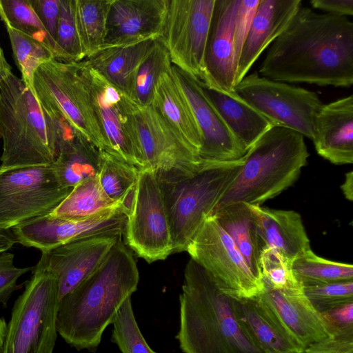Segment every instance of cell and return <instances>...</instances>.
Here are the masks:
<instances>
[{
    "label": "cell",
    "mask_w": 353,
    "mask_h": 353,
    "mask_svg": "<svg viewBox=\"0 0 353 353\" xmlns=\"http://www.w3.org/2000/svg\"><path fill=\"white\" fill-rule=\"evenodd\" d=\"M78 64L105 141L104 152L143 169V161L130 128L128 97L84 59Z\"/></svg>",
    "instance_id": "cell-15"
},
{
    "label": "cell",
    "mask_w": 353,
    "mask_h": 353,
    "mask_svg": "<svg viewBox=\"0 0 353 353\" xmlns=\"http://www.w3.org/2000/svg\"><path fill=\"white\" fill-rule=\"evenodd\" d=\"M258 73L288 83L350 88L353 22L301 6L272 43Z\"/></svg>",
    "instance_id": "cell-1"
},
{
    "label": "cell",
    "mask_w": 353,
    "mask_h": 353,
    "mask_svg": "<svg viewBox=\"0 0 353 353\" xmlns=\"http://www.w3.org/2000/svg\"><path fill=\"white\" fill-rule=\"evenodd\" d=\"M17 243L10 230H0V252L10 250Z\"/></svg>",
    "instance_id": "cell-48"
},
{
    "label": "cell",
    "mask_w": 353,
    "mask_h": 353,
    "mask_svg": "<svg viewBox=\"0 0 353 353\" xmlns=\"http://www.w3.org/2000/svg\"><path fill=\"white\" fill-rule=\"evenodd\" d=\"M304 293L319 313L353 302V281L303 287Z\"/></svg>",
    "instance_id": "cell-41"
},
{
    "label": "cell",
    "mask_w": 353,
    "mask_h": 353,
    "mask_svg": "<svg viewBox=\"0 0 353 353\" xmlns=\"http://www.w3.org/2000/svg\"><path fill=\"white\" fill-rule=\"evenodd\" d=\"M317 153L336 165L353 163V96L323 104L314 122Z\"/></svg>",
    "instance_id": "cell-21"
},
{
    "label": "cell",
    "mask_w": 353,
    "mask_h": 353,
    "mask_svg": "<svg viewBox=\"0 0 353 353\" xmlns=\"http://www.w3.org/2000/svg\"><path fill=\"white\" fill-rule=\"evenodd\" d=\"M303 353H353V339L330 336L310 345Z\"/></svg>",
    "instance_id": "cell-46"
},
{
    "label": "cell",
    "mask_w": 353,
    "mask_h": 353,
    "mask_svg": "<svg viewBox=\"0 0 353 353\" xmlns=\"http://www.w3.org/2000/svg\"><path fill=\"white\" fill-rule=\"evenodd\" d=\"M320 314L331 336L353 339V302Z\"/></svg>",
    "instance_id": "cell-43"
},
{
    "label": "cell",
    "mask_w": 353,
    "mask_h": 353,
    "mask_svg": "<svg viewBox=\"0 0 353 353\" xmlns=\"http://www.w3.org/2000/svg\"><path fill=\"white\" fill-rule=\"evenodd\" d=\"M156 40L102 48L84 60L131 99L138 69L152 51Z\"/></svg>",
    "instance_id": "cell-27"
},
{
    "label": "cell",
    "mask_w": 353,
    "mask_h": 353,
    "mask_svg": "<svg viewBox=\"0 0 353 353\" xmlns=\"http://www.w3.org/2000/svg\"><path fill=\"white\" fill-rule=\"evenodd\" d=\"M74 0H60L56 41L63 61L79 62L84 59L74 18Z\"/></svg>",
    "instance_id": "cell-40"
},
{
    "label": "cell",
    "mask_w": 353,
    "mask_h": 353,
    "mask_svg": "<svg viewBox=\"0 0 353 353\" xmlns=\"http://www.w3.org/2000/svg\"><path fill=\"white\" fill-rule=\"evenodd\" d=\"M171 68L168 52L159 38L152 51L138 69L131 99L142 106L151 105L159 77Z\"/></svg>",
    "instance_id": "cell-37"
},
{
    "label": "cell",
    "mask_w": 353,
    "mask_h": 353,
    "mask_svg": "<svg viewBox=\"0 0 353 353\" xmlns=\"http://www.w3.org/2000/svg\"><path fill=\"white\" fill-rule=\"evenodd\" d=\"M258 297L278 316L304 350L331 336L321 314L307 298L303 287L283 290L265 288Z\"/></svg>",
    "instance_id": "cell-23"
},
{
    "label": "cell",
    "mask_w": 353,
    "mask_h": 353,
    "mask_svg": "<svg viewBox=\"0 0 353 353\" xmlns=\"http://www.w3.org/2000/svg\"><path fill=\"white\" fill-rule=\"evenodd\" d=\"M211 216L216 219L232 239L254 275L263 282L260 257L264 247L250 205L243 202L233 203Z\"/></svg>",
    "instance_id": "cell-28"
},
{
    "label": "cell",
    "mask_w": 353,
    "mask_h": 353,
    "mask_svg": "<svg viewBox=\"0 0 353 353\" xmlns=\"http://www.w3.org/2000/svg\"><path fill=\"white\" fill-rule=\"evenodd\" d=\"M244 157L201 164L193 173L155 172L170 222L173 252L188 245L237 176Z\"/></svg>",
    "instance_id": "cell-6"
},
{
    "label": "cell",
    "mask_w": 353,
    "mask_h": 353,
    "mask_svg": "<svg viewBox=\"0 0 353 353\" xmlns=\"http://www.w3.org/2000/svg\"><path fill=\"white\" fill-rule=\"evenodd\" d=\"M241 318L264 353H303L304 348L278 316L258 296L238 299Z\"/></svg>",
    "instance_id": "cell-25"
},
{
    "label": "cell",
    "mask_w": 353,
    "mask_h": 353,
    "mask_svg": "<svg viewBox=\"0 0 353 353\" xmlns=\"http://www.w3.org/2000/svg\"><path fill=\"white\" fill-rule=\"evenodd\" d=\"M341 189L345 197L352 201L353 200V172L350 171L345 174L344 182L341 185Z\"/></svg>",
    "instance_id": "cell-49"
},
{
    "label": "cell",
    "mask_w": 353,
    "mask_h": 353,
    "mask_svg": "<svg viewBox=\"0 0 353 353\" xmlns=\"http://www.w3.org/2000/svg\"><path fill=\"white\" fill-rule=\"evenodd\" d=\"M59 305L57 282L41 254L14 302L0 353H52Z\"/></svg>",
    "instance_id": "cell-7"
},
{
    "label": "cell",
    "mask_w": 353,
    "mask_h": 353,
    "mask_svg": "<svg viewBox=\"0 0 353 353\" xmlns=\"http://www.w3.org/2000/svg\"><path fill=\"white\" fill-rule=\"evenodd\" d=\"M117 211L122 212L121 205L104 192L97 175L72 188L51 214L62 219L83 220Z\"/></svg>",
    "instance_id": "cell-31"
},
{
    "label": "cell",
    "mask_w": 353,
    "mask_h": 353,
    "mask_svg": "<svg viewBox=\"0 0 353 353\" xmlns=\"http://www.w3.org/2000/svg\"><path fill=\"white\" fill-rule=\"evenodd\" d=\"M292 268L303 287L353 281L352 264L323 259L316 255L312 249L294 259Z\"/></svg>",
    "instance_id": "cell-35"
},
{
    "label": "cell",
    "mask_w": 353,
    "mask_h": 353,
    "mask_svg": "<svg viewBox=\"0 0 353 353\" xmlns=\"http://www.w3.org/2000/svg\"><path fill=\"white\" fill-rule=\"evenodd\" d=\"M259 3V0H241L233 34L236 64Z\"/></svg>",
    "instance_id": "cell-44"
},
{
    "label": "cell",
    "mask_w": 353,
    "mask_h": 353,
    "mask_svg": "<svg viewBox=\"0 0 353 353\" xmlns=\"http://www.w3.org/2000/svg\"><path fill=\"white\" fill-rule=\"evenodd\" d=\"M139 281L133 254L120 237L95 270L61 299L57 332L77 350L95 351Z\"/></svg>",
    "instance_id": "cell-2"
},
{
    "label": "cell",
    "mask_w": 353,
    "mask_h": 353,
    "mask_svg": "<svg viewBox=\"0 0 353 353\" xmlns=\"http://www.w3.org/2000/svg\"><path fill=\"white\" fill-rule=\"evenodd\" d=\"M112 324L111 340L122 353H157L150 347L139 328L130 297L119 308Z\"/></svg>",
    "instance_id": "cell-38"
},
{
    "label": "cell",
    "mask_w": 353,
    "mask_h": 353,
    "mask_svg": "<svg viewBox=\"0 0 353 353\" xmlns=\"http://www.w3.org/2000/svg\"><path fill=\"white\" fill-rule=\"evenodd\" d=\"M124 234L128 246L149 263L172 254L167 210L156 173L151 169L139 170Z\"/></svg>",
    "instance_id": "cell-12"
},
{
    "label": "cell",
    "mask_w": 353,
    "mask_h": 353,
    "mask_svg": "<svg viewBox=\"0 0 353 353\" xmlns=\"http://www.w3.org/2000/svg\"><path fill=\"white\" fill-rule=\"evenodd\" d=\"M309 156L302 134L273 126L248 150L237 176L211 215L233 203L261 205L278 196L297 180Z\"/></svg>",
    "instance_id": "cell-5"
},
{
    "label": "cell",
    "mask_w": 353,
    "mask_h": 353,
    "mask_svg": "<svg viewBox=\"0 0 353 353\" xmlns=\"http://www.w3.org/2000/svg\"><path fill=\"white\" fill-rule=\"evenodd\" d=\"M33 268H18L14 263L12 253L7 251L0 252V304L6 306L10 296L19 288V278Z\"/></svg>",
    "instance_id": "cell-42"
},
{
    "label": "cell",
    "mask_w": 353,
    "mask_h": 353,
    "mask_svg": "<svg viewBox=\"0 0 353 353\" xmlns=\"http://www.w3.org/2000/svg\"><path fill=\"white\" fill-rule=\"evenodd\" d=\"M34 97L49 114L63 119L101 151L106 144L94 112L78 62L53 59L34 76Z\"/></svg>",
    "instance_id": "cell-8"
},
{
    "label": "cell",
    "mask_w": 353,
    "mask_h": 353,
    "mask_svg": "<svg viewBox=\"0 0 353 353\" xmlns=\"http://www.w3.org/2000/svg\"><path fill=\"white\" fill-rule=\"evenodd\" d=\"M168 3L169 0H111L102 48L160 38Z\"/></svg>",
    "instance_id": "cell-19"
},
{
    "label": "cell",
    "mask_w": 353,
    "mask_h": 353,
    "mask_svg": "<svg viewBox=\"0 0 353 353\" xmlns=\"http://www.w3.org/2000/svg\"><path fill=\"white\" fill-rule=\"evenodd\" d=\"M139 170L135 165L101 151L98 174L100 185L110 199L121 205L126 216L132 208Z\"/></svg>",
    "instance_id": "cell-32"
},
{
    "label": "cell",
    "mask_w": 353,
    "mask_h": 353,
    "mask_svg": "<svg viewBox=\"0 0 353 353\" xmlns=\"http://www.w3.org/2000/svg\"><path fill=\"white\" fill-rule=\"evenodd\" d=\"M176 335L184 353H264L241 320L238 299L222 292L190 259L185 265Z\"/></svg>",
    "instance_id": "cell-3"
},
{
    "label": "cell",
    "mask_w": 353,
    "mask_h": 353,
    "mask_svg": "<svg viewBox=\"0 0 353 353\" xmlns=\"http://www.w3.org/2000/svg\"><path fill=\"white\" fill-rule=\"evenodd\" d=\"M205 90L231 132L247 151L274 126L235 90L223 93L206 87Z\"/></svg>",
    "instance_id": "cell-30"
},
{
    "label": "cell",
    "mask_w": 353,
    "mask_h": 353,
    "mask_svg": "<svg viewBox=\"0 0 353 353\" xmlns=\"http://www.w3.org/2000/svg\"><path fill=\"white\" fill-rule=\"evenodd\" d=\"M3 23L9 37L14 62L21 74V79L34 96L35 72L40 65L54 57L52 53L39 41L14 29L8 23Z\"/></svg>",
    "instance_id": "cell-36"
},
{
    "label": "cell",
    "mask_w": 353,
    "mask_h": 353,
    "mask_svg": "<svg viewBox=\"0 0 353 353\" xmlns=\"http://www.w3.org/2000/svg\"><path fill=\"white\" fill-rule=\"evenodd\" d=\"M214 3L215 0H169L159 38L172 64L200 81Z\"/></svg>",
    "instance_id": "cell-14"
},
{
    "label": "cell",
    "mask_w": 353,
    "mask_h": 353,
    "mask_svg": "<svg viewBox=\"0 0 353 353\" xmlns=\"http://www.w3.org/2000/svg\"><path fill=\"white\" fill-rule=\"evenodd\" d=\"M120 237L81 239L41 252L48 270L57 282L59 302L95 270Z\"/></svg>",
    "instance_id": "cell-20"
},
{
    "label": "cell",
    "mask_w": 353,
    "mask_h": 353,
    "mask_svg": "<svg viewBox=\"0 0 353 353\" xmlns=\"http://www.w3.org/2000/svg\"><path fill=\"white\" fill-rule=\"evenodd\" d=\"M9 70H12V68L8 63L3 50L0 45V75Z\"/></svg>",
    "instance_id": "cell-50"
},
{
    "label": "cell",
    "mask_w": 353,
    "mask_h": 353,
    "mask_svg": "<svg viewBox=\"0 0 353 353\" xmlns=\"http://www.w3.org/2000/svg\"><path fill=\"white\" fill-rule=\"evenodd\" d=\"M134 139L144 168L155 172L193 173L201 166L197 155L151 104L142 106L128 97Z\"/></svg>",
    "instance_id": "cell-13"
},
{
    "label": "cell",
    "mask_w": 353,
    "mask_h": 353,
    "mask_svg": "<svg viewBox=\"0 0 353 353\" xmlns=\"http://www.w3.org/2000/svg\"><path fill=\"white\" fill-rule=\"evenodd\" d=\"M301 4V0H259L237 61L234 86L246 76L265 48L285 30Z\"/></svg>",
    "instance_id": "cell-22"
},
{
    "label": "cell",
    "mask_w": 353,
    "mask_h": 353,
    "mask_svg": "<svg viewBox=\"0 0 353 353\" xmlns=\"http://www.w3.org/2000/svg\"><path fill=\"white\" fill-rule=\"evenodd\" d=\"M234 90L274 126L312 140L314 119L323 105L315 92L263 77L258 72L246 75Z\"/></svg>",
    "instance_id": "cell-11"
},
{
    "label": "cell",
    "mask_w": 353,
    "mask_h": 353,
    "mask_svg": "<svg viewBox=\"0 0 353 353\" xmlns=\"http://www.w3.org/2000/svg\"><path fill=\"white\" fill-rule=\"evenodd\" d=\"M250 207L263 247L275 249L291 261L311 250L310 239L298 212L261 205Z\"/></svg>",
    "instance_id": "cell-24"
},
{
    "label": "cell",
    "mask_w": 353,
    "mask_h": 353,
    "mask_svg": "<svg viewBox=\"0 0 353 353\" xmlns=\"http://www.w3.org/2000/svg\"><path fill=\"white\" fill-rule=\"evenodd\" d=\"M111 0H74V18L85 59L100 50L104 43Z\"/></svg>",
    "instance_id": "cell-33"
},
{
    "label": "cell",
    "mask_w": 353,
    "mask_h": 353,
    "mask_svg": "<svg viewBox=\"0 0 353 353\" xmlns=\"http://www.w3.org/2000/svg\"><path fill=\"white\" fill-rule=\"evenodd\" d=\"M72 189L61 185L52 164L0 171V230L51 214Z\"/></svg>",
    "instance_id": "cell-10"
},
{
    "label": "cell",
    "mask_w": 353,
    "mask_h": 353,
    "mask_svg": "<svg viewBox=\"0 0 353 353\" xmlns=\"http://www.w3.org/2000/svg\"><path fill=\"white\" fill-rule=\"evenodd\" d=\"M7 323L4 319L0 316V347L3 343Z\"/></svg>",
    "instance_id": "cell-51"
},
{
    "label": "cell",
    "mask_w": 353,
    "mask_h": 353,
    "mask_svg": "<svg viewBox=\"0 0 353 353\" xmlns=\"http://www.w3.org/2000/svg\"><path fill=\"white\" fill-rule=\"evenodd\" d=\"M292 261L274 248L265 246L261 253L260 265L264 286L283 290L303 287L296 279Z\"/></svg>",
    "instance_id": "cell-39"
},
{
    "label": "cell",
    "mask_w": 353,
    "mask_h": 353,
    "mask_svg": "<svg viewBox=\"0 0 353 353\" xmlns=\"http://www.w3.org/2000/svg\"><path fill=\"white\" fill-rule=\"evenodd\" d=\"M0 19L39 41L52 53L55 59L63 61L56 41L46 30L30 0H0Z\"/></svg>",
    "instance_id": "cell-34"
},
{
    "label": "cell",
    "mask_w": 353,
    "mask_h": 353,
    "mask_svg": "<svg viewBox=\"0 0 353 353\" xmlns=\"http://www.w3.org/2000/svg\"><path fill=\"white\" fill-rule=\"evenodd\" d=\"M152 105L198 157L202 145L201 133L191 106L172 74V68L159 77Z\"/></svg>",
    "instance_id": "cell-26"
},
{
    "label": "cell",
    "mask_w": 353,
    "mask_h": 353,
    "mask_svg": "<svg viewBox=\"0 0 353 353\" xmlns=\"http://www.w3.org/2000/svg\"><path fill=\"white\" fill-rule=\"evenodd\" d=\"M101 163V150L81 134L74 132L60 142L57 157L52 165L61 185L72 189L97 176Z\"/></svg>",
    "instance_id": "cell-29"
},
{
    "label": "cell",
    "mask_w": 353,
    "mask_h": 353,
    "mask_svg": "<svg viewBox=\"0 0 353 353\" xmlns=\"http://www.w3.org/2000/svg\"><path fill=\"white\" fill-rule=\"evenodd\" d=\"M172 72L185 94L202 137L201 163L238 160L247 152L208 96L203 84L172 64Z\"/></svg>",
    "instance_id": "cell-17"
},
{
    "label": "cell",
    "mask_w": 353,
    "mask_h": 353,
    "mask_svg": "<svg viewBox=\"0 0 353 353\" xmlns=\"http://www.w3.org/2000/svg\"><path fill=\"white\" fill-rule=\"evenodd\" d=\"M310 3L327 14L347 17L353 15V0H311Z\"/></svg>",
    "instance_id": "cell-47"
},
{
    "label": "cell",
    "mask_w": 353,
    "mask_h": 353,
    "mask_svg": "<svg viewBox=\"0 0 353 353\" xmlns=\"http://www.w3.org/2000/svg\"><path fill=\"white\" fill-rule=\"evenodd\" d=\"M30 2L46 30L56 41L60 0H30Z\"/></svg>",
    "instance_id": "cell-45"
},
{
    "label": "cell",
    "mask_w": 353,
    "mask_h": 353,
    "mask_svg": "<svg viewBox=\"0 0 353 353\" xmlns=\"http://www.w3.org/2000/svg\"><path fill=\"white\" fill-rule=\"evenodd\" d=\"M59 126L21 78L12 70L0 75V171L53 163Z\"/></svg>",
    "instance_id": "cell-4"
},
{
    "label": "cell",
    "mask_w": 353,
    "mask_h": 353,
    "mask_svg": "<svg viewBox=\"0 0 353 353\" xmlns=\"http://www.w3.org/2000/svg\"><path fill=\"white\" fill-rule=\"evenodd\" d=\"M127 216L119 211L83 220H72L51 214L26 221L10 229L17 243L48 252L75 240L124 234Z\"/></svg>",
    "instance_id": "cell-16"
},
{
    "label": "cell",
    "mask_w": 353,
    "mask_h": 353,
    "mask_svg": "<svg viewBox=\"0 0 353 353\" xmlns=\"http://www.w3.org/2000/svg\"><path fill=\"white\" fill-rule=\"evenodd\" d=\"M241 0H215L201 82L223 93L234 91L236 57L234 28Z\"/></svg>",
    "instance_id": "cell-18"
},
{
    "label": "cell",
    "mask_w": 353,
    "mask_h": 353,
    "mask_svg": "<svg viewBox=\"0 0 353 353\" xmlns=\"http://www.w3.org/2000/svg\"><path fill=\"white\" fill-rule=\"evenodd\" d=\"M186 252L225 294L239 300L254 299L265 290L232 239L214 216L208 217Z\"/></svg>",
    "instance_id": "cell-9"
}]
</instances>
